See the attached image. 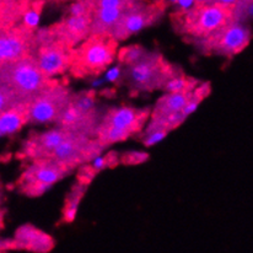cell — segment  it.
I'll return each mask as SVG.
<instances>
[{
	"instance_id": "obj_24",
	"label": "cell",
	"mask_w": 253,
	"mask_h": 253,
	"mask_svg": "<svg viewBox=\"0 0 253 253\" xmlns=\"http://www.w3.org/2000/svg\"><path fill=\"white\" fill-rule=\"evenodd\" d=\"M44 1H30L29 7H27L26 12H25L24 17H22L21 26L24 29L29 30L31 32H36L39 29V22H40V16H41V12L43 9V5Z\"/></svg>"
},
{
	"instance_id": "obj_18",
	"label": "cell",
	"mask_w": 253,
	"mask_h": 253,
	"mask_svg": "<svg viewBox=\"0 0 253 253\" xmlns=\"http://www.w3.org/2000/svg\"><path fill=\"white\" fill-rule=\"evenodd\" d=\"M30 103H20L16 107L0 113V138L12 135L29 125Z\"/></svg>"
},
{
	"instance_id": "obj_7",
	"label": "cell",
	"mask_w": 253,
	"mask_h": 253,
	"mask_svg": "<svg viewBox=\"0 0 253 253\" xmlns=\"http://www.w3.org/2000/svg\"><path fill=\"white\" fill-rule=\"evenodd\" d=\"M169 9V1H133L111 31L117 42L125 41L136 32L158 24Z\"/></svg>"
},
{
	"instance_id": "obj_12",
	"label": "cell",
	"mask_w": 253,
	"mask_h": 253,
	"mask_svg": "<svg viewBox=\"0 0 253 253\" xmlns=\"http://www.w3.org/2000/svg\"><path fill=\"white\" fill-rule=\"evenodd\" d=\"M35 49V32L21 25L10 30H0V67L32 57Z\"/></svg>"
},
{
	"instance_id": "obj_29",
	"label": "cell",
	"mask_w": 253,
	"mask_h": 253,
	"mask_svg": "<svg viewBox=\"0 0 253 253\" xmlns=\"http://www.w3.org/2000/svg\"><path fill=\"white\" fill-rule=\"evenodd\" d=\"M149 159H150L149 154L144 151H126L120 155V165H140V164L146 163Z\"/></svg>"
},
{
	"instance_id": "obj_8",
	"label": "cell",
	"mask_w": 253,
	"mask_h": 253,
	"mask_svg": "<svg viewBox=\"0 0 253 253\" xmlns=\"http://www.w3.org/2000/svg\"><path fill=\"white\" fill-rule=\"evenodd\" d=\"M251 40L252 30L249 25L230 22L193 45L206 55L232 58L246 49Z\"/></svg>"
},
{
	"instance_id": "obj_16",
	"label": "cell",
	"mask_w": 253,
	"mask_h": 253,
	"mask_svg": "<svg viewBox=\"0 0 253 253\" xmlns=\"http://www.w3.org/2000/svg\"><path fill=\"white\" fill-rule=\"evenodd\" d=\"M92 15L73 17L63 16L59 21L50 25L49 29L58 39L63 40L68 45L75 48L90 36Z\"/></svg>"
},
{
	"instance_id": "obj_6",
	"label": "cell",
	"mask_w": 253,
	"mask_h": 253,
	"mask_svg": "<svg viewBox=\"0 0 253 253\" xmlns=\"http://www.w3.org/2000/svg\"><path fill=\"white\" fill-rule=\"evenodd\" d=\"M70 169L52 159L30 161L16 182L20 194L36 198L44 194L53 184L62 181L70 173Z\"/></svg>"
},
{
	"instance_id": "obj_21",
	"label": "cell",
	"mask_w": 253,
	"mask_h": 253,
	"mask_svg": "<svg viewBox=\"0 0 253 253\" xmlns=\"http://www.w3.org/2000/svg\"><path fill=\"white\" fill-rule=\"evenodd\" d=\"M199 84L201 82L198 79L191 77V75H187L182 69L178 74L174 75L172 79L166 83L163 90L166 93H191Z\"/></svg>"
},
{
	"instance_id": "obj_1",
	"label": "cell",
	"mask_w": 253,
	"mask_h": 253,
	"mask_svg": "<svg viewBox=\"0 0 253 253\" xmlns=\"http://www.w3.org/2000/svg\"><path fill=\"white\" fill-rule=\"evenodd\" d=\"M236 0L196 1L187 11L169 14L173 31L186 42L193 43L207 39L232 21L231 11Z\"/></svg>"
},
{
	"instance_id": "obj_19",
	"label": "cell",
	"mask_w": 253,
	"mask_h": 253,
	"mask_svg": "<svg viewBox=\"0 0 253 253\" xmlns=\"http://www.w3.org/2000/svg\"><path fill=\"white\" fill-rule=\"evenodd\" d=\"M191 93H165L163 95L156 101L155 107L151 110L150 120L169 117V116L179 113L188 102Z\"/></svg>"
},
{
	"instance_id": "obj_9",
	"label": "cell",
	"mask_w": 253,
	"mask_h": 253,
	"mask_svg": "<svg viewBox=\"0 0 253 253\" xmlns=\"http://www.w3.org/2000/svg\"><path fill=\"white\" fill-rule=\"evenodd\" d=\"M73 91L60 80L55 83L30 102L29 125H55L70 102Z\"/></svg>"
},
{
	"instance_id": "obj_23",
	"label": "cell",
	"mask_w": 253,
	"mask_h": 253,
	"mask_svg": "<svg viewBox=\"0 0 253 253\" xmlns=\"http://www.w3.org/2000/svg\"><path fill=\"white\" fill-rule=\"evenodd\" d=\"M148 49H146L144 45L141 44H131V45H126L118 49L117 52V59L118 63L123 67H129V65L134 64L135 62H138L141 57L146 54Z\"/></svg>"
},
{
	"instance_id": "obj_17",
	"label": "cell",
	"mask_w": 253,
	"mask_h": 253,
	"mask_svg": "<svg viewBox=\"0 0 253 253\" xmlns=\"http://www.w3.org/2000/svg\"><path fill=\"white\" fill-rule=\"evenodd\" d=\"M15 250L34 253H48L55 246V240L32 224H24L14 235Z\"/></svg>"
},
{
	"instance_id": "obj_27",
	"label": "cell",
	"mask_w": 253,
	"mask_h": 253,
	"mask_svg": "<svg viewBox=\"0 0 253 253\" xmlns=\"http://www.w3.org/2000/svg\"><path fill=\"white\" fill-rule=\"evenodd\" d=\"M252 1H246V0H237L234 9L231 11L232 21L237 24L246 25L247 20L252 19Z\"/></svg>"
},
{
	"instance_id": "obj_22",
	"label": "cell",
	"mask_w": 253,
	"mask_h": 253,
	"mask_svg": "<svg viewBox=\"0 0 253 253\" xmlns=\"http://www.w3.org/2000/svg\"><path fill=\"white\" fill-rule=\"evenodd\" d=\"M211 83H201L196 88L193 90V92L191 93V97H189L188 102L184 106L183 110L181 111V115L183 116L187 120L189 115L194 112V111L198 108V106L211 95Z\"/></svg>"
},
{
	"instance_id": "obj_14",
	"label": "cell",
	"mask_w": 253,
	"mask_h": 253,
	"mask_svg": "<svg viewBox=\"0 0 253 253\" xmlns=\"http://www.w3.org/2000/svg\"><path fill=\"white\" fill-rule=\"evenodd\" d=\"M103 113L97 107L93 110H82L69 102L64 112L58 118L55 126L70 131L73 134L95 139Z\"/></svg>"
},
{
	"instance_id": "obj_4",
	"label": "cell",
	"mask_w": 253,
	"mask_h": 253,
	"mask_svg": "<svg viewBox=\"0 0 253 253\" xmlns=\"http://www.w3.org/2000/svg\"><path fill=\"white\" fill-rule=\"evenodd\" d=\"M55 80L45 78L32 57L0 67V83L9 86L26 103L52 86Z\"/></svg>"
},
{
	"instance_id": "obj_15",
	"label": "cell",
	"mask_w": 253,
	"mask_h": 253,
	"mask_svg": "<svg viewBox=\"0 0 253 253\" xmlns=\"http://www.w3.org/2000/svg\"><path fill=\"white\" fill-rule=\"evenodd\" d=\"M131 0H100L95 1L90 35H111L113 26L123 12L131 5Z\"/></svg>"
},
{
	"instance_id": "obj_33",
	"label": "cell",
	"mask_w": 253,
	"mask_h": 253,
	"mask_svg": "<svg viewBox=\"0 0 253 253\" xmlns=\"http://www.w3.org/2000/svg\"><path fill=\"white\" fill-rule=\"evenodd\" d=\"M2 227H4V211L0 208V229H2Z\"/></svg>"
},
{
	"instance_id": "obj_30",
	"label": "cell",
	"mask_w": 253,
	"mask_h": 253,
	"mask_svg": "<svg viewBox=\"0 0 253 253\" xmlns=\"http://www.w3.org/2000/svg\"><path fill=\"white\" fill-rule=\"evenodd\" d=\"M97 173L98 172L93 169V166L91 165V164L82 165L78 168L77 181L83 184H86V186H90V183L92 182V179L95 178Z\"/></svg>"
},
{
	"instance_id": "obj_34",
	"label": "cell",
	"mask_w": 253,
	"mask_h": 253,
	"mask_svg": "<svg viewBox=\"0 0 253 253\" xmlns=\"http://www.w3.org/2000/svg\"><path fill=\"white\" fill-rule=\"evenodd\" d=\"M0 208H1V191H0Z\"/></svg>"
},
{
	"instance_id": "obj_26",
	"label": "cell",
	"mask_w": 253,
	"mask_h": 253,
	"mask_svg": "<svg viewBox=\"0 0 253 253\" xmlns=\"http://www.w3.org/2000/svg\"><path fill=\"white\" fill-rule=\"evenodd\" d=\"M93 9H95L93 0H80V1L70 2L63 16L80 17L86 16V15H92Z\"/></svg>"
},
{
	"instance_id": "obj_13",
	"label": "cell",
	"mask_w": 253,
	"mask_h": 253,
	"mask_svg": "<svg viewBox=\"0 0 253 253\" xmlns=\"http://www.w3.org/2000/svg\"><path fill=\"white\" fill-rule=\"evenodd\" d=\"M151 108H136L133 106L122 105L120 107H111L103 113L98 126L113 128L122 131L128 136L140 133L143 126L150 118Z\"/></svg>"
},
{
	"instance_id": "obj_10",
	"label": "cell",
	"mask_w": 253,
	"mask_h": 253,
	"mask_svg": "<svg viewBox=\"0 0 253 253\" xmlns=\"http://www.w3.org/2000/svg\"><path fill=\"white\" fill-rule=\"evenodd\" d=\"M105 150L106 148L97 139L72 134L53 150L48 159H52L73 171L79 166L91 164L100 158Z\"/></svg>"
},
{
	"instance_id": "obj_31",
	"label": "cell",
	"mask_w": 253,
	"mask_h": 253,
	"mask_svg": "<svg viewBox=\"0 0 253 253\" xmlns=\"http://www.w3.org/2000/svg\"><path fill=\"white\" fill-rule=\"evenodd\" d=\"M168 131L164 130H155L150 131V133H143V135L140 136V141L145 146H153L154 144L159 143V141L163 140L165 136H168Z\"/></svg>"
},
{
	"instance_id": "obj_11",
	"label": "cell",
	"mask_w": 253,
	"mask_h": 253,
	"mask_svg": "<svg viewBox=\"0 0 253 253\" xmlns=\"http://www.w3.org/2000/svg\"><path fill=\"white\" fill-rule=\"evenodd\" d=\"M72 134L59 126H54L45 131H31L22 141L21 148L17 151V159L24 161L48 159L53 150Z\"/></svg>"
},
{
	"instance_id": "obj_28",
	"label": "cell",
	"mask_w": 253,
	"mask_h": 253,
	"mask_svg": "<svg viewBox=\"0 0 253 253\" xmlns=\"http://www.w3.org/2000/svg\"><path fill=\"white\" fill-rule=\"evenodd\" d=\"M91 165L93 166V169H95L98 173L106 169H115L116 166L120 165V155H118V153H116V151H110V153L106 154V155H101L100 158L93 160Z\"/></svg>"
},
{
	"instance_id": "obj_20",
	"label": "cell",
	"mask_w": 253,
	"mask_h": 253,
	"mask_svg": "<svg viewBox=\"0 0 253 253\" xmlns=\"http://www.w3.org/2000/svg\"><path fill=\"white\" fill-rule=\"evenodd\" d=\"M88 186L80 183V182L75 181L74 184L72 186L70 191L68 192L67 197L64 199V204L62 208V217L60 221L64 224H72L77 217L78 209H79L80 202L84 198L86 191H87Z\"/></svg>"
},
{
	"instance_id": "obj_32",
	"label": "cell",
	"mask_w": 253,
	"mask_h": 253,
	"mask_svg": "<svg viewBox=\"0 0 253 253\" xmlns=\"http://www.w3.org/2000/svg\"><path fill=\"white\" fill-rule=\"evenodd\" d=\"M120 77H121V67L113 68V69H111L110 72L107 73V79L112 83L117 82V79H120Z\"/></svg>"
},
{
	"instance_id": "obj_25",
	"label": "cell",
	"mask_w": 253,
	"mask_h": 253,
	"mask_svg": "<svg viewBox=\"0 0 253 253\" xmlns=\"http://www.w3.org/2000/svg\"><path fill=\"white\" fill-rule=\"evenodd\" d=\"M20 103L26 102H24V101L16 95V92H15L14 90H11L9 86L0 83V113L6 112V111L19 106Z\"/></svg>"
},
{
	"instance_id": "obj_3",
	"label": "cell",
	"mask_w": 253,
	"mask_h": 253,
	"mask_svg": "<svg viewBox=\"0 0 253 253\" xmlns=\"http://www.w3.org/2000/svg\"><path fill=\"white\" fill-rule=\"evenodd\" d=\"M181 67L172 64L160 50H148L134 64L125 67L123 78L133 92L163 90L169 79L178 74Z\"/></svg>"
},
{
	"instance_id": "obj_2",
	"label": "cell",
	"mask_w": 253,
	"mask_h": 253,
	"mask_svg": "<svg viewBox=\"0 0 253 253\" xmlns=\"http://www.w3.org/2000/svg\"><path fill=\"white\" fill-rule=\"evenodd\" d=\"M118 42L111 35H90L73 49L68 72L75 79L96 78L117 57Z\"/></svg>"
},
{
	"instance_id": "obj_5",
	"label": "cell",
	"mask_w": 253,
	"mask_h": 253,
	"mask_svg": "<svg viewBox=\"0 0 253 253\" xmlns=\"http://www.w3.org/2000/svg\"><path fill=\"white\" fill-rule=\"evenodd\" d=\"M73 49L63 40L54 36L49 26L35 32V49L32 58L41 73L48 79L63 75L69 70Z\"/></svg>"
}]
</instances>
